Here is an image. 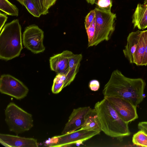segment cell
Masks as SVG:
<instances>
[{"mask_svg":"<svg viewBox=\"0 0 147 147\" xmlns=\"http://www.w3.org/2000/svg\"><path fill=\"white\" fill-rule=\"evenodd\" d=\"M57 74L54 78L52 88V91L54 94L60 92L65 87L67 86V73Z\"/></svg>","mask_w":147,"mask_h":147,"instance_id":"cell-17","label":"cell"},{"mask_svg":"<svg viewBox=\"0 0 147 147\" xmlns=\"http://www.w3.org/2000/svg\"><path fill=\"white\" fill-rule=\"evenodd\" d=\"M5 113L9 130L17 134L29 130L33 126L32 115L13 102L7 105Z\"/></svg>","mask_w":147,"mask_h":147,"instance_id":"cell-4","label":"cell"},{"mask_svg":"<svg viewBox=\"0 0 147 147\" xmlns=\"http://www.w3.org/2000/svg\"><path fill=\"white\" fill-rule=\"evenodd\" d=\"M44 32L37 26L33 24L26 28L22 35L23 45L33 53L43 52L45 48L43 43Z\"/></svg>","mask_w":147,"mask_h":147,"instance_id":"cell-7","label":"cell"},{"mask_svg":"<svg viewBox=\"0 0 147 147\" xmlns=\"http://www.w3.org/2000/svg\"><path fill=\"white\" fill-rule=\"evenodd\" d=\"M100 132L88 130L80 128L76 131L61 135L53 137L51 139L48 146H67L71 144L82 143L100 134Z\"/></svg>","mask_w":147,"mask_h":147,"instance_id":"cell-6","label":"cell"},{"mask_svg":"<svg viewBox=\"0 0 147 147\" xmlns=\"http://www.w3.org/2000/svg\"><path fill=\"white\" fill-rule=\"evenodd\" d=\"M92 109L89 106L74 109L61 132V134H64L81 128Z\"/></svg>","mask_w":147,"mask_h":147,"instance_id":"cell-10","label":"cell"},{"mask_svg":"<svg viewBox=\"0 0 147 147\" xmlns=\"http://www.w3.org/2000/svg\"><path fill=\"white\" fill-rule=\"evenodd\" d=\"M146 86V83L142 79L127 77L117 69L112 73L102 93L104 97L123 98L137 107L144 99Z\"/></svg>","mask_w":147,"mask_h":147,"instance_id":"cell-1","label":"cell"},{"mask_svg":"<svg viewBox=\"0 0 147 147\" xmlns=\"http://www.w3.org/2000/svg\"><path fill=\"white\" fill-rule=\"evenodd\" d=\"M134 28L143 30L147 28V0L142 4L138 3L132 17Z\"/></svg>","mask_w":147,"mask_h":147,"instance_id":"cell-13","label":"cell"},{"mask_svg":"<svg viewBox=\"0 0 147 147\" xmlns=\"http://www.w3.org/2000/svg\"><path fill=\"white\" fill-rule=\"evenodd\" d=\"M132 142L137 146L147 147V134L140 130L133 135Z\"/></svg>","mask_w":147,"mask_h":147,"instance_id":"cell-19","label":"cell"},{"mask_svg":"<svg viewBox=\"0 0 147 147\" xmlns=\"http://www.w3.org/2000/svg\"><path fill=\"white\" fill-rule=\"evenodd\" d=\"M0 142L6 147H37L36 139L8 134H0Z\"/></svg>","mask_w":147,"mask_h":147,"instance_id":"cell-11","label":"cell"},{"mask_svg":"<svg viewBox=\"0 0 147 147\" xmlns=\"http://www.w3.org/2000/svg\"><path fill=\"white\" fill-rule=\"evenodd\" d=\"M23 49L21 27L15 19L6 24L0 34V58L8 61L18 57Z\"/></svg>","mask_w":147,"mask_h":147,"instance_id":"cell-3","label":"cell"},{"mask_svg":"<svg viewBox=\"0 0 147 147\" xmlns=\"http://www.w3.org/2000/svg\"><path fill=\"white\" fill-rule=\"evenodd\" d=\"M28 88L21 81L9 74H3L0 78V92L17 99H23L27 95Z\"/></svg>","mask_w":147,"mask_h":147,"instance_id":"cell-8","label":"cell"},{"mask_svg":"<svg viewBox=\"0 0 147 147\" xmlns=\"http://www.w3.org/2000/svg\"><path fill=\"white\" fill-rule=\"evenodd\" d=\"M52 6L54 5L55 3L56 0H51Z\"/></svg>","mask_w":147,"mask_h":147,"instance_id":"cell-31","label":"cell"},{"mask_svg":"<svg viewBox=\"0 0 147 147\" xmlns=\"http://www.w3.org/2000/svg\"><path fill=\"white\" fill-rule=\"evenodd\" d=\"M91 5L96 4L98 7L104 11H110L112 6V0H86Z\"/></svg>","mask_w":147,"mask_h":147,"instance_id":"cell-20","label":"cell"},{"mask_svg":"<svg viewBox=\"0 0 147 147\" xmlns=\"http://www.w3.org/2000/svg\"></svg>","mask_w":147,"mask_h":147,"instance_id":"cell-32","label":"cell"},{"mask_svg":"<svg viewBox=\"0 0 147 147\" xmlns=\"http://www.w3.org/2000/svg\"><path fill=\"white\" fill-rule=\"evenodd\" d=\"M20 3L21 5H24V0H16Z\"/></svg>","mask_w":147,"mask_h":147,"instance_id":"cell-30","label":"cell"},{"mask_svg":"<svg viewBox=\"0 0 147 147\" xmlns=\"http://www.w3.org/2000/svg\"><path fill=\"white\" fill-rule=\"evenodd\" d=\"M94 108L98 116L101 131L106 135L121 140L123 138L130 135L129 123L121 118L105 98L96 103Z\"/></svg>","mask_w":147,"mask_h":147,"instance_id":"cell-2","label":"cell"},{"mask_svg":"<svg viewBox=\"0 0 147 147\" xmlns=\"http://www.w3.org/2000/svg\"><path fill=\"white\" fill-rule=\"evenodd\" d=\"M94 10L96 13L95 31L90 47L97 46L110 39L115 30L116 18V14L111 11H104L98 7Z\"/></svg>","mask_w":147,"mask_h":147,"instance_id":"cell-5","label":"cell"},{"mask_svg":"<svg viewBox=\"0 0 147 147\" xmlns=\"http://www.w3.org/2000/svg\"><path fill=\"white\" fill-rule=\"evenodd\" d=\"M95 24L96 18L94 19L88 28H86L88 38V47H90V45L94 36L95 31Z\"/></svg>","mask_w":147,"mask_h":147,"instance_id":"cell-22","label":"cell"},{"mask_svg":"<svg viewBox=\"0 0 147 147\" xmlns=\"http://www.w3.org/2000/svg\"><path fill=\"white\" fill-rule=\"evenodd\" d=\"M121 118L129 123L138 118L136 107L129 101L116 97H105Z\"/></svg>","mask_w":147,"mask_h":147,"instance_id":"cell-9","label":"cell"},{"mask_svg":"<svg viewBox=\"0 0 147 147\" xmlns=\"http://www.w3.org/2000/svg\"><path fill=\"white\" fill-rule=\"evenodd\" d=\"M7 16L5 14L0 13V31L1 30L4 25L5 24L7 19Z\"/></svg>","mask_w":147,"mask_h":147,"instance_id":"cell-28","label":"cell"},{"mask_svg":"<svg viewBox=\"0 0 147 147\" xmlns=\"http://www.w3.org/2000/svg\"><path fill=\"white\" fill-rule=\"evenodd\" d=\"M0 9L9 15L18 16L19 14L18 8L8 0H0Z\"/></svg>","mask_w":147,"mask_h":147,"instance_id":"cell-18","label":"cell"},{"mask_svg":"<svg viewBox=\"0 0 147 147\" xmlns=\"http://www.w3.org/2000/svg\"><path fill=\"white\" fill-rule=\"evenodd\" d=\"M139 129L142 130L147 134V121H143L140 122L138 124Z\"/></svg>","mask_w":147,"mask_h":147,"instance_id":"cell-27","label":"cell"},{"mask_svg":"<svg viewBox=\"0 0 147 147\" xmlns=\"http://www.w3.org/2000/svg\"><path fill=\"white\" fill-rule=\"evenodd\" d=\"M145 36V51L144 56L143 59L142 66L147 65V30H144Z\"/></svg>","mask_w":147,"mask_h":147,"instance_id":"cell-26","label":"cell"},{"mask_svg":"<svg viewBox=\"0 0 147 147\" xmlns=\"http://www.w3.org/2000/svg\"><path fill=\"white\" fill-rule=\"evenodd\" d=\"M95 17L96 13L94 10H92L87 14L85 18V26L86 28L90 25Z\"/></svg>","mask_w":147,"mask_h":147,"instance_id":"cell-24","label":"cell"},{"mask_svg":"<svg viewBox=\"0 0 147 147\" xmlns=\"http://www.w3.org/2000/svg\"><path fill=\"white\" fill-rule=\"evenodd\" d=\"M89 87L91 90L96 91L100 88V84L98 80H93L90 82Z\"/></svg>","mask_w":147,"mask_h":147,"instance_id":"cell-25","label":"cell"},{"mask_svg":"<svg viewBox=\"0 0 147 147\" xmlns=\"http://www.w3.org/2000/svg\"><path fill=\"white\" fill-rule=\"evenodd\" d=\"M46 7L49 9L52 6L51 0H45Z\"/></svg>","mask_w":147,"mask_h":147,"instance_id":"cell-29","label":"cell"},{"mask_svg":"<svg viewBox=\"0 0 147 147\" xmlns=\"http://www.w3.org/2000/svg\"><path fill=\"white\" fill-rule=\"evenodd\" d=\"M81 128L90 131H101L100 123L94 108L90 111Z\"/></svg>","mask_w":147,"mask_h":147,"instance_id":"cell-15","label":"cell"},{"mask_svg":"<svg viewBox=\"0 0 147 147\" xmlns=\"http://www.w3.org/2000/svg\"><path fill=\"white\" fill-rule=\"evenodd\" d=\"M74 53L71 51L65 50L55 55L49 59L50 68L57 74H65L68 71V58Z\"/></svg>","mask_w":147,"mask_h":147,"instance_id":"cell-12","label":"cell"},{"mask_svg":"<svg viewBox=\"0 0 147 147\" xmlns=\"http://www.w3.org/2000/svg\"><path fill=\"white\" fill-rule=\"evenodd\" d=\"M141 31L138 30L129 34L127 43L123 52L125 57L131 63H133V55L135 51L140 37Z\"/></svg>","mask_w":147,"mask_h":147,"instance_id":"cell-14","label":"cell"},{"mask_svg":"<svg viewBox=\"0 0 147 147\" xmlns=\"http://www.w3.org/2000/svg\"><path fill=\"white\" fill-rule=\"evenodd\" d=\"M42 15H46L49 12L46 7L45 0H32Z\"/></svg>","mask_w":147,"mask_h":147,"instance_id":"cell-23","label":"cell"},{"mask_svg":"<svg viewBox=\"0 0 147 147\" xmlns=\"http://www.w3.org/2000/svg\"><path fill=\"white\" fill-rule=\"evenodd\" d=\"M24 5L34 16L38 18L42 15L32 0H24Z\"/></svg>","mask_w":147,"mask_h":147,"instance_id":"cell-21","label":"cell"},{"mask_svg":"<svg viewBox=\"0 0 147 147\" xmlns=\"http://www.w3.org/2000/svg\"><path fill=\"white\" fill-rule=\"evenodd\" d=\"M144 30L141 31L140 37L135 51L133 55V63L138 66H142L145 51Z\"/></svg>","mask_w":147,"mask_h":147,"instance_id":"cell-16","label":"cell"}]
</instances>
